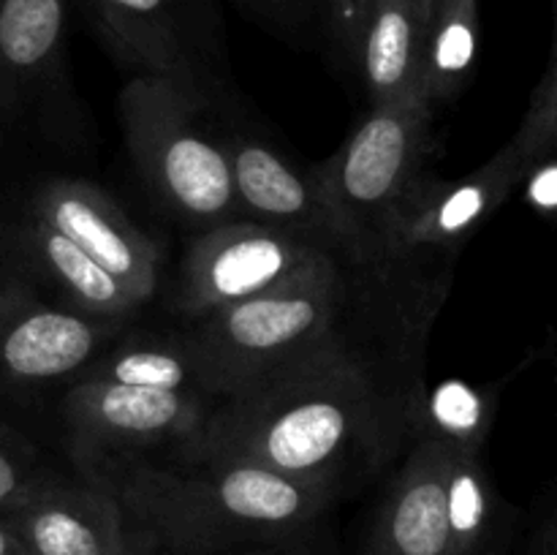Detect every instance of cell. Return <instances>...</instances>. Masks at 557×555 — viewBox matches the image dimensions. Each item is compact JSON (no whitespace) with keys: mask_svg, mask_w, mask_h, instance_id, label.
Here are the masks:
<instances>
[{"mask_svg":"<svg viewBox=\"0 0 557 555\" xmlns=\"http://www.w3.org/2000/svg\"><path fill=\"white\" fill-rule=\"evenodd\" d=\"M511 145L528 161H533V158L544 156L549 150H557V44L553 65H549L542 85L536 87V92H533L531 107H528L520 131L515 134Z\"/></svg>","mask_w":557,"mask_h":555,"instance_id":"7402d4cb","label":"cell"},{"mask_svg":"<svg viewBox=\"0 0 557 555\" xmlns=\"http://www.w3.org/2000/svg\"><path fill=\"white\" fill-rule=\"evenodd\" d=\"M87 473L112 488L139 544L172 555H226L305 539L337 498L259 462L183 449H172L169 460H109Z\"/></svg>","mask_w":557,"mask_h":555,"instance_id":"7a4b0ae2","label":"cell"},{"mask_svg":"<svg viewBox=\"0 0 557 555\" xmlns=\"http://www.w3.org/2000/svg\"><path fill=\"white\" fill-rule=\"evenodd\" d=\"M245 5L261 16H270L275 22H297L302 20L308 0H243Z\"/></svg>","mask_w":557,"mask_h":555,"instance_id":"484cf974","label":"cell"},{"mask_svg":"<svg viewBox=\"0 0 557 555\" xmlns=\"http://www.w3.org/2000/svg\"><path fill=\"white\" fill-rule=\"evenodd\" d=\"M103 36L136 74H158L199 90L188 0H85Z\"/></svg>","mask_w":557,"mask_h":555,"instance_id":"5bb4252c","label":"cell"},{"mask_svg":"<svg viewBox=\"0 0 557 555\" xmlns=\"http://www.w3.org/2000/svg\"><path fill=\"white\" fill-rule=\"evenodd\" d=\"M424 25L428 20L413 0H373L357 54L370 107L424 103Z\"/></svg>","mask_w":557,"mask_h":555,"instance_id":"2e32d148","label":"cell"},{"mask_svg":"<svg viewBox=\"0 0 557 555\" xmlns=\"http://www.w3.org/2000/svg\"><path fill=\"white\" fill-rule=\"evenodd\" d=\"M11 239L22 264L52 286L60 303L79 313L128 321L141 305H147L125 283L96 264L79 245L27 212L16 223Z\"/></svg>","mask_w":557,"mask_h":555,"instance_id":"9a60e30c","label":"cell"},{"mask_svg":"<svg viewBox=\"0 0 557 555\" xmlns=\"http://www.w3.org/2000/svg\"><path fill=\"white\" fill-rule=\"evenodd\" d=\"M0 555H27L14 526H11L5 515H0Z\"/></svg>","mask_w":557,"mask_h":555,"instance_id":"f1b7e54d","label":"cell"},{"mask_svg":"<svg viewBox=\"0 0 557 555\" xmlns=\"http://www.w3.org/2000/svg\"><path fill=\"white\" fill-rule=\"evenodd\" d=\"M413 439L375 511L364 555H460L446 504L449 444L430 433Z\"/></svg>","mask_w":557,"mask_h":555,"instance_id":"4fadbf2b","label":"cell"},{"mask_svg":"<svg viewBox=\"0 0 557 555\" xmlns=\"http://www.w3.org/2000/svg\"><path fill=\"white\" fill-rule=\"evenodd\" d=\"M433 107H370L354 134L321 163V190L351 264H384L397 207L433 156Z\"/></svg>","mask_w":557,"mask_h":555,"instance_id":"5b68a950","label":"cell"},{"mask_svg":"<svg viewBox=\"0 0 557 555\" xmlns=\"http://www.w3.org/2000/svg\"><path fill=\"white\" fill-rule=\"evenodd\" d=\"M123 326L49 303L25 281L0 278V395L71 384Z\"/></svg>","mask_w":557,"mask_h":555,"instance_id":"ba28073f","label":"cell"},{"mask_svg":"<svg viewBox=\"0 0 557 555\" xmlns=\"http://www.w3.org/2000/svg\"><path fill=\"white\" fill-rule=\"evenodd\" d=\"M212 403L201 392L71 381L63 397V419L76 462L82 471H90L109 460L147 455V449L190 444Z\"/></svg>","mask_w":557,"mask_h":555,"instance_id":"8992f818","label":"cell"},{"mask_svg":"<svg viewBox=\"0 0 557 555\" xmlns=\"http://www.w3.org/2000/svg\"><path fill=\"white\" fill-rule=\"evenodd\" d=\"M27 215L65 234L141 303H150L161 281V248L107 190L76 177L47 180L30 196Z\"/></svg>","mask_w":557,"mask_h":555,"instance_id":"8fae6325","label":"cell"},{"mask_svg":"<svg viewBox=\"0 0 557 555\" xmlns=\"http://www.w3.org/2000/svg\"><path fill=\"white\" fill-rule=\"evenodd\" d=\"M139 555H161V553H158V550H150V547H145V544H141Z\"/></svg>","mask_w":557,"mask_h":555,"instance_id":"4dcf8cb0","label":"cell"},{"mask_svg":"<svg viewBox=\"0 0 557 555\" xmlns=\"http://www.w3.org/2000/svg\"><path fill=\"white\" fill-rule=\"evenodd\" d=\"M379 288L319 348L212 403L199 435L174 449L259 462L335 495L373 473L413 435L424 395L413 337L424 326H386Z\"/></svg>","mask_w":557,"mask_h":555,"instance_id":"6da1fadb","label":"cell"},{"mask_svg":"<svg viewBox=\"0 0 557 555\" xmlns=\"http://www.w3.org/2000/svg\"><path fill=\"white\" fill-rule=\"evenodd\" d=\"M413 3L419 5V11H422V16H424V20H428L430 9H433V0H413Z\"/></svg>","mask_w":557,"mask_h":555,"instance_id":"f546056e","label":"cell"},{"mask_svg":"<svg viewBox=\"0 0 557 555\" xmlns=\"http://www.w3.org/2000/svg\"><path fill=\"white\" fill-rule=\"evenodd\" d=\"M74 381H101V384L141 386V390L201 392L210 397L188 335L117 337Z\"/></svg>","mask_w":557,"mask_h":555,"instance_id":"ac0fdd59","label":"cell"},{"mask_svg":"<svg viewBox=\"0 0 557 555\" xmlns=\"http://www.w3.org/2000/svg\"><path fill=\"white\" fill-rule=\"evenodd\" d=\"M533 555H557V506L542 526V531H539Z\"/></svg>","mask_w":557,"mask_h":555,"instance_id":"83f0119b","label":"cell"},{"mask_svg":"<svg viewBox=\"0 0 557 555\" xmlns=\"http://www.w3.org/2000/svg\"><path fill=\"white\" fill-rule=\"evenodd\" d=\"M520 185L531 210H536L539 215L557 218V150L533 158Z\"/></svg>","mask_w":557,"mask_h":555,"instance_id":"cb8c5ba5","label":"cell"},{"mask_svg":"<svg viewBox=\"0 0 557 555\" xmlns=\"http://www.w3.org/2000/svg\"><path fill=\"white\" fill-rule=\"evenodd\" d=\"M479 54V0H433L424 25L422 98L446 103L468 85Z\"/></svg>","mask_w":557,"mask_h":555,"instance_id":"d6986e66","label":"cell"},{"mask_svg":"<svg viewBox=\"0 0 557 555\" xmlns=\"http://www.w3.org/2000/svg\"><path fill=\"white\" fill-rule=\"evenodd\" d=\"M69 0H0V101L36 90L60 69Z\"/></svg>","mask_w":557,"mask_h":555,"instance_id":"e0dca14e","label":"cell"},{"mask_svg":"<svg viewBox=\"0 0 557 555\" xmlns=\"http://www.w3.org/2000/svg\"><path fill=\"white\" fill-rule=\"evenodd\" d=\"M493 419L495 395L466 381H441L430 392L424 390L413 435L430 433L455 446L482 452Z\"/></svg>","mask_w":557,"mask_h":555,"instance_id":"44dd1931","label":"cell"},{"mask_svg":"<svg viewBox=\"0 0 557 555\" xmlns=\"http://www.w3.org/2000/svg\"><path fill=\"white\" fill-rule=\"evenodd\" d=\"M44 473L36 449L9 428H0V515L14 509Z\"/></svg>","mask_w":557,"mask_h":555,"instance_id":"603a6c76","label":"cell"},{"mask_svg":"<svg viewBox=\"0 0 557 555\" xmlns=\"http://www.w3.org/2000/svg\"><path fill=\"white\" fill-rule=\"evenodd\" d=\"M528 158L506 145L487 163L457 180L424 172L413 183L386 234V261L424 254H455L520 188Z\"/></svg>","mask_w":557,"mask_h":555,"instance_id":"9c48e42d","label":"cell"},{"mask_svg":"<svg viewBox=\"0 0 557 555\" xmlns=\"http://www.w3.org/2000/svg\"><path fill=\"white\" fill-rule=\"evenodd\" d=\"M321 254L332 250L267 223L245 218L215 223L185 250L174 305L194 321L207 319L277 286Z\"/></svg>","mask_w":557,"mask_h":555,"instance_id":"52a82bcc","label":"cell"},{"mask_svg":"<svg viewBox=\"0 0 557 555\" xmlns=\"http://www.w3.org/2000/svg\"><path fill=\"white\" fill-rule=\"evenodd\" d=\"M370 9H373V0H330V16L332 27H335V36L354 60H357L359 47H362Z\"/></svg>","mask_w":557,"mask_h":555,"instance_id":"d4e9b609","label":"cell"},{"mask_svg":"<svg viewBox=\"0 0 557 555\" xmlns=\"http://www.w3.org/2000/svg\"><path fill=\"white\" fill-rule=\"evenodd\" d=\"M555 41H557V0H555Z\"/></svg>","mask_w":557,"mask_h":555,"instance_id":"1f68e13d","label":"cell"},{"mask_svg":"<svg viewBox=\"0 0 557 555\" xmlns=\"http://www.w3.org/2000/svg\"><path fill=\"white\" fill-rule=\"evenodd\" d=\"M555 44H557V41H555Z\"/></svg>","mask_w":557,"mask_h":555,"instance_id":"d6a6232c","label":"cell"},{"mask_svg":"<svg viewBox=\"0 0 557 555\" xmlns=\"http://www.w3.org/2000/svg\"><path fill=\"white\" fill-rule=\"evenodd\" d=\"M199 90L169 76L136 74L120 92L125 147L156 199L183 221L210 229L237 221L226 145L199 123Z\"/></svg>","mask_w":557,"mask_h":555,"instance_id":"277c9868","label":"cell"},{"mask_svg":"<svg viewBox=\"0 0 557 555\" xmlns=\"http://www.w3.org/2000/svg\"><path fill=\"white\" fill-rule=\"evenodd\" d=\"M226 555H321L319 550H310L305 539H292V542H275V544H256V547L234 550Z\"/></svg>","mask_w":557,"mask_h":555,"instance_id":"4316f807","label":"cell"},{"mask_svg":"<svg viewBox=\"0 0 557 555\" xmlns=\"http://www.w3.org/2000/svg\"><path fill=\"white\" fill-rule=\"evenodd\" d=\"M446 504L460 555H482L495 526V488L482 462V452L449 444Z\"/></svg>","mask_w":557,"mask_h":555,"instance_id":"ffe728a7","label":"cell"},{"mask_svg":"<svg viewBox=\"0 0 557 555\" xmlns=\"http://www.w3.org/2000/svg\"><path fill=\"white\" fill-rule=\"evenodd\" d=\"M223 145L232 163L239 218L299 234L343 256L341 234L315 169H297L259 139L234 136Z\"/></svg>","mask_w":557,"mask_h":555,"instance_id":"7c38bea8","label":"cell"},{"mask_svg":"<svg viewBox=\"0 0 557 555\" xmlns=\"http://www.w3.org/2000/svg\"><path fill=\"white\" fill-rule=\"evenodd\" d=\"M27 555H139L117 495L96 473H44L5 511Z\"/></svg>","mask_w":557,"mask_h":555,"instance_id":"30bf717a","label":"cell"},{"mask_svg":"<svg viewBox=\"0 0 557 555\" xmlns=\"http://www.w3.org/2000/svg\"><path fill=\"white\" fill-rule=\"evenodd\" d=\"M384 267L321 254L277 286L194 321L185 335L210 397L248 390L337 335L368 303Z\"/></svg>","mask_w":557,"mask_h":555,"instance_id":"3957f363","label":"cell"}]
</instances>
